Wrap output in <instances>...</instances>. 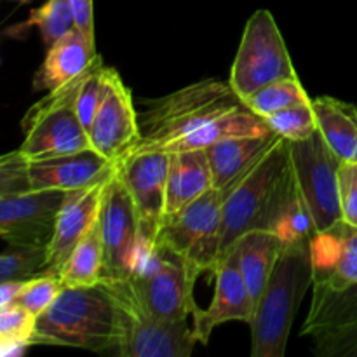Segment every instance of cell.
<instances>
[{
	"instance_id": "6da1fadb",
	"label": "cell",
	"mask_w": 357,
	"mask_h": 357,
	"mask_svg": "<svg viewBox=\"0 0 357 357\" xmlns=\"http://www.w3.org/2000/svg\"><path fill=\"white\" fill-rule=\"evenodd\" d=\"M300 192L289 155V142L279 136L271 150L223 192L222 257L248 232H278Z\"/></svg>"
},
{
	"instance_id": "7a4b0ae2",
	"label": "cell",
	"mask_w": 357,
	"mask_h": 357,
	"mask_svg": "<svg viewBox=\"0 0 357 357\" xmlns=\"http://www.w3.org/2000/svg\"><path fill=\"white\" fill-rule=\"evenodd\" d=\"M124 319L107 282L65 288L35 323L33 345H61L93 352H115L122 344Z\"/></svg>"
},
{
	"instance_id": "3957f363",
	"label": "cell",
	"mask_w": 357,
	"mask_h": 357,
	"mask_svg": "<svg viewBox=\"0 0 357 357\" xmlns=\"http://www.w3.org/2000/svg\"><path fill=\"white\" fill-rule=\"evenodd\" d=\"M312 282L310 237L288 241L255 307L250 324L251 356L282 357L286 354L293 321Z\"/></svg>"
},
{
	"instance_id": "277c9868",
	"label": "cell",
	"mask_w": 357,
	"mask_h": 357,
	"mask_svg": "<svg viewBox=\"0 0 357 357\" xmlns=\"http://www.w3.org/2000/svg\"><path fill=\"white\" fill-rule=\"evenodd\" d=\"M243 105L244 101L237 96L230 84L220 80L190 84L169 96L160 98L139 117L142 138L131 153L162 150L169 143Z\"/></svg>"
},
{
	"instance_id": "5b68a950",
	"label": "cell",
	"mask_w": 357,
	"mask_h": 357,
	"mask_svg": "<svg viewBox=\"0 0 357 357\" xmlns=\"http://www.w3.org/2000/svg\"><path fill=\"white\" fill-rule=\"evenodd\" d=\"M195 278L197 274L180 255L155 243L145 248L132 274L122 281L149 314L160 319L183 321L197 309Z\"/></svg>"
},
{
	"instance_id": "8992f818",
	"label": "cell",
	"mask_w": 357,
	"mask_h": 357,
	"mask_svg": "<svg viewBox=\"0 0 357 357\" xmlns=\"http://www.w3.org/2000/svg\"><path fill=\"white\" fill-rule=\"evenodd\" d=\"M86 73L58 89L49 91L47 96L26 112L23 119L24 139L17 149L26 162L91 149L89 136L77 114V94Z\"/></svg>"
},
{
	"instance_id": "52a82bcc",
	"label": "cell",
	"mask_w": 357,
	"mask_h": 357,
	"mask_svg": "<svg viewBox=\"0 0 357 357\" xmlns=\"http://www.w3.org/2000/svg\"><path fill=\"white\" fill-rule=\"evenodd\" d=\"M223 192L211 188L167 218L157 243L180 255L195 274L213 272L222 258Z\"/></svg>"
},
{
	"instance_id": "ba28073f",
	"label": "cell",
	"mask_w": 357,
	"mask_h": 357,
	"mask_svg": "<svg viewBox=\"0 0 357 357\" xmlns=\"http://www.w3.org/2000/svg\"><path fill=\"white\" fill-rule=\"evenodd\" d=\"M288 77H296V72L281 30L271 10L258 9L244 28L229 84L244 100L260 87Z\"/></svg>"
},
{
	"instance_id": "9c48e42d",
	"label": "cell",
	"mask_w": 357,
	"mask_h": 357,
	"mask_svg": "<svg viewBox=\"0 0 357 357\" xmlns=\"http://www.w3.org/2000/svg\"><path fill=\"white\" fill-rule=\"evenodd\" d=\"M114 291L124 319L122 357H190L197 338L187 319L167 321L146 312L124 281H103Z\"/></svg>"
},
{
	"instance_id": "30bf717a",
	"label": "cell",
	"mask_w": 357,
	"mask_h": 357,
	"mask_svg": "<svg viewBox=\"0 0 357 357\" xmlns=\"http://www.w3.org/2000/svg\"><path fill=\"white\" fill-rule=\"evenodd\" d=\"M293 173L312 215L316 232L342 220L338 171L342 160L326 145L319 131L310 138L289 142Z\"/></svg>"
},
{
	"instance_id": "8fae6325",
	"label": "cell",
	"mask_w": 357,
	"mask_h": 357,
	"mask_svg": "<svg viewBox=\"0 0 357 357\" xmlns=\"http://www.w3.org/2000/svg\"><path fill=\"white\" fill-rule=\"evenodd\" d=\"M100 227L105 251L101 281L128 279L149 244L142 237L131 195L115 169L105 188Z\"/></svg>"
},
{
	"instance_id": "7c38bea8",
	"label": "cell",
	"mask_w": 357,
	"mask_h": 357,
	"mask_svg": "<svg viewBox=\"0 0 357 357\" xmlns=\"http://www.w3.org/2000/svg\"><path fill=\"white\" fill-rule=\"evenodd\" d=\"M302 337L312 338L321 356H357V284L333 289L312 282Z\"/></svg>"
},
{
	"instance_id": "4fadbf2b",
	"label": "cell",
	"mask_w": 357,
	"mask_h": 357,
	"mask_svg": "<svg viewBox=\"0 0 357 357\" xmlns=\"http://www.w3.org/2000/svg\"><path fill=\"white\" fill-rule=\"evenodd\" d=\"M167 167L169 153L160 150L132 152L115 164L135 204L143 241L149 246L157 243L166 218Z\"/></svg>"
},
{
	"instance_id": "5bb4252c",
	"label": "cell",
	"mask_w": 357,
	"mask_h": 357,
	"mask_svg": "<svg viewBox=\"0 0 357 357\" xmlns=\"http://www.w3.org/2000/svg\"><path fill=\"white\" fill-rule=\"evenodd\" d=\"M87 136L91 149L114 164L129 155L142 138L132 94L115 68L107 66V91Z\"/></svg>"
},
{
	"instance_id": "9a60e30c",
	"label": "cell",
	"mask_w": 357,
	"mask_h": 357,
	"mask_svg": "<svg viewBox=\"0 0 357 357\" xmlns=\"http://www.w3.org/2000/svg\"><path fill=\"white\" fill-rule=\"evenodd\" d=\"M65 195L59 190L0 195V239L9 246H47Z\"/></svg>"
},
{
	"instance_id": "2e32d148",
	"label": "cell",
	"mask_w": 357,
	"mask_h": 357,
	"mask_svg": "<svg viewBox=\"0 0 357 357\" xmlns=\"http://www.w3.org/2000/svg\"><path fill=\"white\" fill-rule=\"evenodd\" d=\"M114 173V171H112ZM110 174L80 190L66 192L63 204L56 216L51 241L45 246V268L42 274H61L73 248L87 234L100 216L105 188Z\"/></svg>"
},
{
	"instance_id": "e0dca14e",
	"label": "cell",
	"mask_w": 357,
	"mask_h": 357,
	"mask_svg": "<svg viewBox=\"0 0 357 357\" xmlns=\"http://www.w3.org/2000/svg\"><path fill=\"white\" fill-rule=\"evenodd\" d=\"M215 295L208 309L194 310V335L199 344L208 345L213 330L223 323L241 321L251 324L255 316V303L246 281L239 268L236 250L220 258L213 271Z\"/></svg>"
},
{
	"instance_id": "ac0fdd59",
	"label": "cell",
	"mask_w": 357,
	"mask_h": 357,
	"mask_svg": "<svg viewBox=\"0 0 357 357\" xmlns=\"http://www.w3.org/2000/svg\"><path fill=\"white\" fill-rule=\"evenodd\" d=\"M314 282L344 289L357 284V227L344 218L310 237Z\"/></svg>"
},
{
	"instance_id": "d6986e66",
	"label": "cell",
	"mask_w": 357,
	"mask_h": 357,
	"mask_svg": "<svg viewBox=\"0 0 357 357\" xmlns=\"http://www.w3.org/2000/svg\"><path fill=\"white\" fill-rule=\"evenodd\" d=\"M115 169V164L96 150L86 149L68 155L28 162L31 190L73 192L93 185Z\"/></svg>"
},
{
	"instance_id": "ffe728a7",
	"label": "cell",
	"mask_w": 357,
	"mask_h": 357,
	"mask_svg": "<svg viewBox=\"0 0 357 357\" xmlns=\"http://www.w3.org/2000/svg\"><path fill=\"white\" fill-rule=\"evenodd\" d=\"M98 56L94 37L73 28L49 45L44 63L35 73L33 87L37 91L58 89L87 72Z\"/></svg>"
},
{
	"instance_id": "44dd1931",
	"label": "cell",
	"mask_w": 357,
	"mask_h": 357,
	"mask_svg": "<svg viewBox=\"0 0 357 357\" xmlns=\"http://www.w3.org/2000/svg\"><path fill=\"white\" fill-rule=\"evenodd\" d=\"M167 153H169V167H167L166 218L164 222L181 211L192 201L215 188L211 164H209L206 150H178V152Z\"/></svg>"
},
{
	"instance_id": "7402d4cb",
	"label": "cell",
	"mask_w": 357,
	"mask_h": 357,
	"mask_svg": "<svg viewBox=\"0 0 357 357\" xmlns=\"http://www.w3.org/2000/svg\"><path fill=\"white\" fill-rule=\"evenodd\" d=\"M279 139L275 132L229 138L206 149L211 164L213 185L227 192L243 174H246Z\"/></svg>"
},
{
	"instance_id": "603a6c76",
	"label": "cell",
	"mask_w": 357,
	"mask_h": 357,
	"mask_svg": "<svg viewBox=\"0 0 357 357\" xmlns=\"http://www.w3.org/2000/svg\"><path fill=\"white\" fill-rule=\"evenodd\" d=\"M284 244L286 243L278 234L267 232V230H253V232L244 234L234 244L232 250H236L237 253L241 274L246 281L255 307L267 286L268 278L274 271V265Z\"/></svg>"
},
{
	"instance_id": "cb8c5ba5",
	"label": "cell",
	"mask_w": 357,
	"mask_h": 357,
	"mask_svg": "<svg viewBox=\"0 0 357 357\" xmlns=\"http://www.w3.org/2000/svg\"><path fill=\"white\" fill-rule=\"evenodd\" d=\"M274 132L264 117L251 112L246 105L230 110L220 117L213 119L211 122L204 124L202 128L195 129L190 135L176 139L164 146L160 152H178V150H206L216 143L229 138H239V136H255Z\"/></svg>"
},
{
	"instance_id": "d4e9b609",
	"label": "cell",
	"mask_w": 357,
	"mask_h": 357,
	"mask_svg": "<svg viewBox=\"0 0 357 357\" xmlns=\"http://www.w3.org/2000/svg\"><path fill=\"white\" fill-rule=\"evenodd\" d=\"M317 131L342 162H357V108L331 96L312 100Z\"/></svg>"
},
{
	"instance_id": "484cf974",
	"label": "cell",
	"mask_w": 357,
	"mask_h": 357,
	"mask_svg": "<svg viewBox=\"0 0 357 357\" xmlns=\"http://www.w3.org/2000/svg\"><path fill=\"white\" fill-rule=\"evenodd\" d=\"M103 239H101L100 216L94 225L87 230L86 236L77 243L70 253L59 279L63 286L79 288V286H93L101 281L103 274Z\"/></svg>"
},
{
	"instance_id": "4316f807",
	"label": "cell",
	"mask_w": 357,
	"mask_h": 357,
	"mask_svg": "<svg viewBox=\"0 0 357 357\" xmlns=\"http://www.w3.org/2000/svg\"><path fill=\"white\" fill-rule=\"evenodd\" d=\"M243 101L251 112L265 119L268 115L275 114V112L293 107V105L310 103L312 100L309 98L305 87L302 86L298 75H296L274 80V82L251 93Z\"/></svg>"
},
{
	"instance_id": "83f0119b",
	"label": "cell",
	"mask_w": 357,
	"mask_h": 357,
	"mask_svg": "<svg viewBox=\"0 0 357 357\" xmlns=\"http://www.w3.org/2000/svg\"><path fill=\"white\" fill-rule=\"evenodd\" d=\"M26 26L37 28L47 47L54 44L58 38L75 28V20L68 0H45V3L31 10Z\"/></svg>"
},
{
	"instance_id": "f1b7e54d",
	"label": "cell",
	"mask_w": 357,
	"mask_h": 357,
	"mask_svg": "<svg viewBox=\"0 0 357 357\" xmlns=\"http://www.w3.org/2000/svg\"><path fill=\"white\" fill-rule=\"evenodd\" d=\"M45 268V246H9L0 253V282L26 281Z\"/></svg>"
},
{
	"instance_id": "f546056e",
	"label": "cell",
	"mask_w": 357,
	"mask_h": 357,
	"mask_svg": "<svg viewBox=\"0 0 357 357\" xmlns=\"http://www.w3.org/2000/svg\"><path fill=\"white\" fill-rule=\"evenodd\" d=\"M268 128L288 142H300L307 139L317 131L316 117H314L312 101L310 103L293 105L281 112L265 117Z\"/></svg>"
},
{
	"instance_id": "4dcf8cb0",
	"label": "cell",
	"mask_w": 357,
	"mask_h": 357,
	"mask_svg": "<svg viewBox=\"0 0 357 357\" xmlns=\"http://www.w3.org/2000/svg\"><path fill=\"white\" fill-rule=\"evenodd\" d=\"M105 91H107V66L103 65L101 56H98L93 66L87 70L77 94V114L86 131L93 124L94 115L105 98Z\"/></svg>"
},
{
	"instance_id": "1f68e13d",
	"label": "cell",
	"mask_w": 357,
	"mask_h": 357,
	"mask_svg": "<svg viewBox=\"0 0 357 357\" xmlns=\"http://www.w3.org/2000/svg\"><path fill=\"white\" fill-rule=\"evenodd\" d=\"M63 288L65 286L58 275L38 274L24 282L16 303H20L21 307L30 310L35 317H38L51 307V303L58 298Z\"/></svg>"
},
{
	"instance_id": "d6a6232c",
	"label": "cell",
	"mask_w": 357,
	"mask_h": 357,
	"mask_svg": "<svg viewBox=\"0 0 357 357\" xmlns=\"http://www.w3.org/2000/svg\"><path fill=\"white\" fill-rule=\"evenodd\" d=\"M37 317L20 303L0 307V342H21L31 345Z\"/></svg>"
},
{
	"instance_id": "836d02e7",
	"label": "cell",
	"mask_w": 357,
	"mask_h": 357,
	"mask_svg": "<svg viewBox=\"0 0 357 357\" xmlns=\"http://www.w3.org/2000/svg\"><path fill=\"white\" fill-rule=\"evenodd\" d=\"M31 190L28 178V162L20 150H14V155L0 166V195L17 194Z\"/></svg>"
},
{
	"instance_id": "e575fe53",
	"label": "cell",
	"mask_w": 357,
	"mask_h": 357,
	"mask_svg": "<svg viewBox=\"0 0 357 357\" xmlns=\"http://www.w3.org/2000/svg\"><path fill=\"white\" fill-rule=\"evenodd\" d=\"M342 218L357 227V162H342L338 171Z\"/></svg>"
},
{
	"instance_id": "d590c367",
	"label": "cell",
	"mask_w": 357,
	"mask_h": 357,
	"mask_svg": "<svg viewBox=\"0 0 357 357\" xmlns=\"http://www.w3.org/2000/svg\"><path fill=\"white\" fill-rule=\"evenodd\" d=\"M72 7L75 28L84 33L94 37V16H93V0H68Z\"/></svg>"
},
{
	"instance_id": "8d00e7d4",
	"label": "cell",
	"mask_w": 357,
	"mask_h": 357,
	"mask_svg": "<svg viewBox=\"0 0 357 357\" xmlns=\"http://www.w3.org/2000/svg\"><path fill=\"white\" fill-rule=\"evenodd\" d=\"M28 281V279H26ZM26 281H6L0 282V307L10 305L17 300L21 289H23Z\"/></svg>"
},
{
	"instance_id": "74e56055",
	"label": "cell",
	"mask_w": 357,
	"mask_h": 357,
	"mask_svg": "<svg viewBox=\"0 0 357 357\" xmlns=\"http://www.w3.org/2000/svg\"><path fill=\"white\" fill-rule=\"evenodd\" d=\"M13 155H14V152H9V153H3V155H0V166H2L3 162H7V160H9Z\"/></svg>"
},
{
	"instance_id": "f35d334b",
	"label": "cell",
	"mask_w": 357,
	"mask_h": 357,
	"mask_svg": "<svg viewBox=\"0 0 357 357\" xmlns=\"http://www.w3.org/2000/svg\"><path fill=\"white\" fill-rule=\"evenodd\" d=\"M20 2H26V0H20Z\"/></svg>"
},
{
	"instance_id": "ab89813d",
	"label": "cell",
	"mask_w": 357,
	"mask_h": 357,
	"mask_svg": "<svg viewBox=\"0 0 357 357\" xmlns=\"http://www.w3.org/2000/svg\"><path fill=\"white\" fill-rule=\"evenodd\" d=\"M0 347H2V342H0Z\"/></svg>"
}]
</instances>
